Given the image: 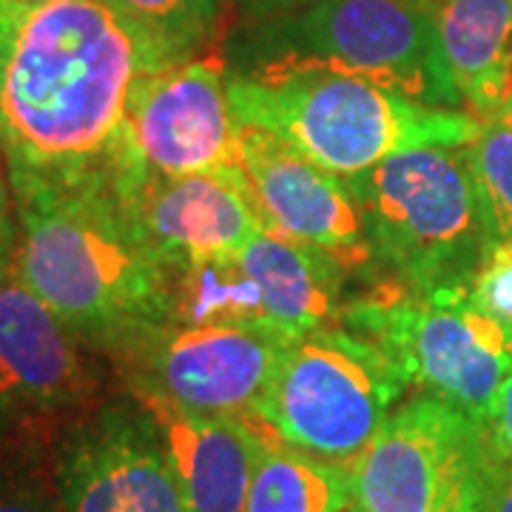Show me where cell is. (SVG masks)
Instances as JSON below:
<instances>
[{
	"label": "cell",
	"mask_w": 512,
	"mask_h": 512,
	"mask_svg": "<svg viewBox=\"0 0 512 512\" xmlns=\"http://www.w3.org/2000/svg\"><path fill=\"white\" fill-rule=\"evenodd\" d=\"M487 512H512V467L501 470Z\"/></svg>",
	"instance_id": "obj_25"
},
{
	"label": "cell",
	"mask_w": 512,
	"mask_h": 512,
	"mask_svg": "<svg viewBox=\"0 0 512 512\" xmlns=\"http://www.w3.org/2000/svg\"><path fill=\"white\" fill-rule=\"evenodd\" d=\"M293 339L265 322L157 325L109 356L126 390L214 416L251 419Z\"/></svg>",
	"instance_id": "obj_9"
},
{
	"label": "cell",
	"mask_w": 512,
	"mask_h": 512,
	"mask_svg": "<svg viewBox=\"0 0 512 512\" xmlns=\"http://www.w3.org/2000/svg\"><path fill=\"white\" fill-rule=\"evenodd\" d=\"M52 441H0V512H63L52 467Z\"/></svg>",
	"instance_id": "obj_19"
},
{
	"label": "cell",
	"mask_w": 512,
	"mask_h": 512,
	"mask_svg": "<svg viewBox=\"0 0 512 512\" xmlns=\"http://www.w3.org/2000/svg\"><path fill=\"white\" fill-rule=\"evenodd\" d=\"M404 396L407 382L376 342L328 325L293 339L248 421L296 450L348 467Z\"/></svg>",
	"instance_id": "obj_6"
},
{
	"label": "cell",
	"mask_w": 512,
	"mask_h": 512,
	"mask_svg": "<svg viewBox=\"0 0 512 512\" xmlns=\"http://www.w3.org/2000/svg\"><path fill=\"white\" fill-rule=\"evenodd\" d=\"M239 126L225 66L191 57L137 86L114 157L163 177L239 174Z\"/></svg>",
	"instance_id": "obj_11"
},
{
	"label": "cell",
	"mask_w": 512,
	"mask_h": 512,
	"mask_svg": "<svg viewBox=\"0 0 512 512\" xmlns=\"http://www.w3.org/2000/svg\"><path fill=\"white\" fill-rule=\"evenodd\" d=\"M106 177L137 234L174 276L208 259L234 256L265 228L242 171L163 177L111 157Z\"/></svg>",
	"instance_id": "obj_13"
},
{
	"label": "cell",
	"mask_w": 512,
	"mask_h": 512,
	"mask_svg": "<svg viewBox=\"0 0 512 512\" xmlns=\"http://www.w3.org/2000/svg\"><path fill=\"white\" fill-rule=\"evenodd\" d=\"M487 436L493 444L495 458L504 467H512V367L504 384H501V390H498V396H495L493 413L487 421Z\"/></svg>",
	"instance_id": "obj_24"
},
{
	"label": "cell",
	"mask_w": 512,
	"mask_h": 512,
	"mask_svg": "<svg viewBox=\"0 0 512 512\" xmlns=\"http://www.w3.org/2000/svg\"><path fill=\"white\" fill-rule=\"evenodd\" d=\"M52 467L63 512H188L157 430L128 393L66 424Z\"/></svg>",
	"instance_id": "obj_12"
},
{
	"label": "cell",
	"mask_w": 512,
	"mask_h": 512,
	"mask_svg": "<svg viewBox=\"0 0 512 512\" xmlns=\"http://www.w3.org/2000/svg\"><path fill=\"white\" fill-rule=\"evenodd\" d=\"M262 57L319 60L433 109L461 111L436 29V0H302L256 29Z\"/></svg>",
	"instance_id": "obj_8"
},
{
	"label": "cell",
	"mask_w": 512,
	"mask_h": 512,
	"mask_svg": "<svg viewBox=\"0 0 512 512\" xmlns=\"http://www.w3.org/2000/svg\"><path fill=\"white\" fill-rule=\"evenodd\" d=\"M245 512H350L348 467L296 450L262 430Z\"/></svg>",
	"instance_id": "obj_18"
},
{
	"label": "cell",
	"mask_w": 512,
	"mask_h": 512,
	"mask_svg": "<svg viewBox=\"0 0 512 512\" xmlns=\"http://www.w3.org/2000/svg\"><path fill=\"white\" fill-rule=\"evenodd\" d=\"M237 262L259 293L262 322L288 336L339 325L350 274L333 256L259 228L237 251Z\"/></svg>",
	"instance_id": "obj_16"
},
{
	"label": "cell",
	"mask_w": 512,
	"mask_h": 512,
	"mask_svg": "<svg viewBox=\"0 0 512 512\" xmlns=\"http://www.w3.org/2000/svg\"><path fill=\"white\" fill-rule=\"evenodd\" d=\"M237 154L265 228L333 256L350 276L379 271L348 180L325 171L271 131L245 123L239 126Z\"/></svg>",
	"instance_id": "obj_14"
},
{
	"label": "cell",
	"mask_w": 512,
	"mask_h": 512,
	"mask_svg": "<svg viewBox=\"0 0 512 512\" xmlns=\"http://www.w3.org/2000/svg\"><path fill=\"white\" fill-rule=\"evenodd\" d=\"M436 29L461 111L487 120L510 109L512 0H436Z\"/></svg>",
	"instance_id": "obj_17"
},
{
	"label": "cell",
	"mask_w": 512,
	"mask_h": 512,
	"mask_svg": "<svg viewBox=\"0 0 512 512\" xmlns=\"http://www.w3.org/2000/svg\"><path fill=\"white\" fill-rule=\"evenodd\" d=\"M239 123L271 131L325 171L350 180L393 154L421 146H467L481 120L433 109L319 60L271 57L228 74Z\"/></svg>",
	"instance_id": "obj_3"
},
{
	"label": "cell",
	"mask_w": 512,
	"mask_h": 512,
	"mask_svg": "<svg viewBox=\"0 0 512 512\" xmlns=\"http://www.w3.org/2000/svg\"><path fill=\"white\" fill-rule=\"evenodd\" d=\"M180 55L111 0H0V151L9 171L111 163L137 86Z\"/></svg>",
	"instance_id": "obj_1"
},
{
	"label": "cell",
	"mask_w": 512,
	"mask_h": 512,
	"mask_svg": "<svg viewBox=\"0 0 512 512\" xmlns=\"http://www.w3.org/2000/svg\"><path fill=\"white\" fill-rule=\"evenodd\" d=\"M12 174V171H9ZM15 274L100 356L174 322V274L137 234L106 168L12 174Z\"/></svg>",
	"instance_id": "obj_2"
},
{
	"label": "cell",
	"mask_w": 512,
	"mask_h": 512,
	"mask_svg": "<svg viewBox=\"0 0 512 512\" xmlns=\"http://www.w3.org/2000/svg\"><path fill=\"white\" fill-rule=\"evenodd\" d=\"M157 430L188 512H245L262 447V430L237 416H214L168 402L148 390H126Z\"/></svg>",
	"instance_id": "obj_15"
},
{
	"label": "cell",
	"mask_w": 512,
	"mask_h": 512,
	"mask_svg": "<svg viewBox=\"0 0 512 512\" xmlns=\"http://www.w3.org/2000/svg\"><path fill=\"white\" fill-rule=\"evenodd\" d=\"M467 157L495 239L512 237V109L481 120Z\"/></svg>",
	"instance_id": "obj_20"
},
{
	"label": "cell",
	"mask_w": 512,
	"mask_h": 512,
	"mask_svg": "<svg viewBox=\"0 0 512 512\" xmlns=\"http://www.w3.org/2000/svg\"><path fill=\"white\" fill-rule=\"evenodd\" d=\"M501 470L481 421L413 393L348 464L350 512H487Z\"/></svg>",
	"instance_id": "obj_7"
},
{
	"label": "cell",
	"mask_w": 512,
	"mask_h": 512,
	"mask_svg": "<svg viewBox=\"0 0 512 512\" xmlns=\"http://www.w3.org/2000/svg\"><path fill=\"white\" fill-rule=\"evenodd\" d=\"M339 325L376 342L407 390L453 404L487 427L512 367V330L470 299V285L416 291L387 279L350 296Z\"/></svg>",
	"instance_id": "obj_5"
},
{
	"label": "cell",
	"mask_w": 512,
	"mask_h": 512,
	"mask_svg": "<svg viewBox=\"0 0 512 512\" xmlns=\"http://www.w3.org/2000/svg\"><path fill=\"white\" fill-rule=\"evenodd\" d=\"M94 353L15 268L0 279V441L55 439L103 402Z\"/></svg>",
	"instance_id": "obj_10"
},
{
	"label": "cell",
	"mask_w": 512,
	"mask_h": 512,
	"mask_svg": "<svg viewBox=\"0 0 512 512\" xmlns=\"http://www.w3.org/2000/svg\"><path fill=\"white\" fill-rule=\"evenodd\" d=\"M510 109H512V97H510Z\"/></svg>",
	"instance_id": "obj_26"
},
{
	"label": "cell",
	"mask_w": 512,
	"mask_h": 512,
	"mask_svg": "<svg viewBox=\"0 0 512 512\" xmlns=\"http://www.w3.org/2000/svg\"><path fill=\"white\" fill-rule=\"evenodd\" d=\"M470 299L512 330V237L495 239L470 279Z\"/></svg>",
	"instance_id": "obj_22"
},
{
	"label": "cell",
	"mask_w": 512,
	"mask_h": 512,
	"mask_svg": "<svg viewBox=\"0 0 512 512\" xmlns=\"http://www.w3.org/2000/svg\"><path fill=\"white\" fill-rule=\"evenodd\" d=\"M180 55L194 57L217 32V0H111Z\"/></svg>",
	"instance_id": "obj_21"
},
{
	"label": "cell",
	"mask_w": 512,
	"mask_h": 512,
	"mask_svg": "<svg viewBox=\"0 0 512 512\" xmlns=\"http://www.w3.org/2000/svg\"><path fill=\"white\" fill-rule=\"evenodd\" d=\"M467 146L410 148L348 180L376 268L404 288L470 285L495 242Z\"/></svg>",
	"instance_id": "obj_4"
},
{
	"label": "cell",
	"mask_w": 512,
	"mask_h": 512,
	"mask_svg": "<svg viewBox=\"0 0 512 512\" xmlns=\"http://www.w3.org/2000/svg\"><path fill=\"white\" fill-rule=\"evenodd\" d=\"M18 251V202L6 154L0 151V279L12 271Z\"/></svg>",
	"instance_id": "obj_23"
}]
</instances>
